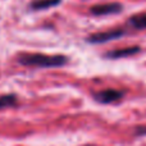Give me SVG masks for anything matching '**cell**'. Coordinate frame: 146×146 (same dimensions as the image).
<instances>
[{"mask_svg":"<svg viewBox=\"0 0 146 146\" xmlns=\"http://www.w3.org/2000/svg\"><path fill=\"white\" fill-rule=\"evenodd\" d=\"M17 62L22 66L38 67V68H56L67 64L68 58L64 55H45V54L23 53L17 56Z\"/></svg>","mask_w":146,"mask_h":146,"instance_id":"6da1fadb","label":"cell"},{"mask_svg":"<svg viewBox=\"0 0 146 146\" xmlns=\"http://www.w3.org/2000/svg\"><path fill=\"white\" fill-rule=\"evenodd\" d=\"M126 35V30L124 28H113L110 31H105V32H98V33H92L90 35L86 41L88 44H104L108 42L111 40H117L121 38L122 36Z\"/></svg>","mask_w":146,"mask_h":146,"instance_id":"7a4b0ae2","label":"cell"},{"mask_svg":"<svg viewBox=\"0 0 146 146\" xmlns=\"http://www.w3.org/2000/svg\"><path fill=\"white\" fill-rule=\"evenodd\" d=\"M123 96H124L123 91L115 90V88H106V90H103L100 92H96L94 95V99L100 104H111L119 101Z\"/></svg>","mask_w":146,"mask_h":146,"instance_id":"3957f363","label":"cell"},{"mask_svg":"<svg viewBox=\"0 0 146 146\" xmlns=\"http://www.w3.org/2000/svg\"><path fill=\"white\" fill-rule=\"evenodd\" d=\"M123 5L119 3H108V4H98L90 8V13L92 15H110L118 14L122 12Z\"/></svg>","mask_w":146,"mask_h":146,"instance_id":"277c9868","label":"cell"},{"mask_svg":"<svg viewBox=\"0 0 146 146\" xmlns=\"http://www.w3.org/2000/svg\"><path fill=\"white\" fill-rule=\"evenodd\" d=\"M141 50L140 46H128V48H122V49H115V50L108 51L105 54V58L108 59H121V58H127L137 54Z\"/></svg>","mask_w":146,"mask_h":146,"instance_id":"5b68a950","label":"cell"},{"mask_svg":"<svg viewBox=\"0 0 146 146\" xmlns=\"http://www.w3.org/2000/svg\"><path fill=\"white\" fill-rule=\"evenodd\" d=\"M62 3V0H33L30 4V9L32 10H44L49 8L56 7Z\"/></svg>","mask_w":146,"mask_h":146,"instance_id":"8992f818","label":"cell"},{"mask_svg":"<svg viewBox=\"0 0 146 146\" xmlns=\"http://www.w3.org/2000/svg\"><path fill=\"white\" fill-rule=\"evenodd\" d=\"M128 23L135 30H145L146 28V12L140 13V14H136V15H132L128 19Z\"/></svg>","mask_w":146,"mask_h":146,"instance_id":"52a82bcc","label":"cell"},{"mask_svg":"<svg viewBox=\"0 0 146 146\" xmlns=\"http://www.w3.org/2000/svg\"><path fill=\"white\" fill-rule=\"evenodd\" d=\"M17 105V96L9 94V95H1L0 96V110L5 108H12Z\"/></svg>","mask_w":146,"mask_h":146,"instance_id":"ba28073f","label":"cell"}]
</instances>
